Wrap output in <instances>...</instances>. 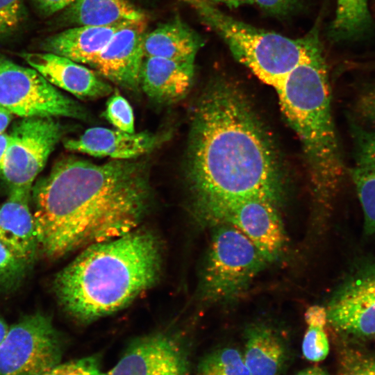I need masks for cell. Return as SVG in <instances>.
<instances>
[{
    "mask_svg": "<svg viewBox=\"0 0 375 375\" xmlns=\"http://www.w3.org/2000/svg\"><path fill=\"white\" fill-rule=\"evenodd\" d=\"M8 247L0 242V286L12 289L24 278L28 265Z\"/></svg>",
    "mask_w": 375,
    "mask_h": 375,
    "instance_id": "cell-26",
    "label": "cell"
},
{
    "mask_svg": "<svg viewBox=\"0 0 375 375\" xmlns=\"http://www.w3.org/2000/svg\"><path fill=\"white\" fill-rule=\"evenodd\" d=\"M301 0H254L262 10L274 15H285L299 6Z\"/></svg>",
    "mask_w": 375,
    "mask_h": 375,
    "instance_id": "cell-33",
    "label": "cell"
},
{
    "mask_svg": "<svg viewBox=\"0 0 375 375\" xmlns=\"http://www.w3.org/2000/svg\"><path fill=\"white\" fill-rule=\"evenodd\" d=\"M203 45L201 36L179 17H176L146 33L143 49L144 57L195 60Z\"/></svg>",
    "mask_w": 375,
    "mask_h": 375,
    "instance_id": "cell-19",
    "label": "cell"
},
{
    "mask_svg": "<svg viewBox=\"0 0 375 375\" xmlns=\"http://www.w3.org/2000/svg\"><path fill=\"white\" fill-rule=\"evenodd\" d=\"M350 172L363 211L365 233L375 235V172L355 167Z\"/></svg>",
    "mask_w": 375,
    "mask_h": 375,
    "instance_id": "cell-24",
    "label": "cell"
},
{
    "mask_svg": "<svg viewBox=\"0 0 375 375\" xmlns=\"http://www.w3.org/2000/svg\"><path fill=\"white\" fill-rule=\"evenodd\" d=\"M328 322L355 336L375 333V261L362 263L337 290L328 308Z\"/></svg>",
    "mask_w": 375,
    "mask_h": 375,
    "instance_id": "cell-12",
    "label": "cell"
},
{
    "mask_svg": "<svg viewBox=\"0 0 375 375\" xmlns=\"http://www.w3.org/2000/svg\"><path fill=\"white\" fill-rule=\"evenodd\" d=\"M103 375H190L188 351L178 333L154 332L134 339Z\"/></svg>",
    "mask_w": 375,
    "mask_h": 375,
    "instance_id": "cell-11",
    "label": "cell"
},
{
    "mask_svg": "<svg viewBox=\"0 0 375 375\" xmlns=\"http://www.w3.org/2000/svg\"><path fill=\"white\" fill-rule=\"evenodd\" d=\"M127 24L106 26H74L45 38L40 47L44 52L89 65L107 45L115 32Z\"/></svg>",
    "mask_w": 375,
    "mask_h": 375,
    "instance_id": "cell-18",
    "label": "cell"
},
{
    "mask_svg": "<svg viewBox=\"0 0 375 375\" xmlns=\"http://www.w3.org/2000/svg\"><path fill=\"white\" fill-rule=\"evenodd\" d=\"M10 140V134H0V174H1L4 160Z\"/></svg>",
    "mask_w": 375,
    "mask_h": 375,
    "instance_id": "cell-37",
    "label": "cell"
},
{
    "mask_svg": "<svg viewBox=\"0 0 375 375\" xmlns=\"http://www.w3.org/2000/svg\"><path fill=\"white\" fill-rule=\"evenodd\" d=\"M295 375H328L323 369L313 367L305 369Z\"/></svg>",
    "mask_w": 375,
    "mask_h": 375,
    "instance_id": "cell-39",
    "label": "cell"
},
{
    "mask_svg": "<svg viewBox=\"0 0 375 375\" xmlns=\"http://www.w3.org/2000/svg\"><path fill=\"white\" fill-rule=\"evenodd\" d=\"M20 56L53 85L76 97L101 98L112 92V86L93 70L64 56L49 52H23Z\"/></svg>",
    "mask_w": 375,
    "mask_h": 375,
    "instance_id": "cell-14",
    "label": "cell"
},
{
    "mask_svg": "<svg viewBox=\"0 0 375 375\" xmlns=\"http://www.w3.org/2000/svg\"><path fill=\"white\" fill-rule=\"evenodd\" d=\"M276 202L265 198H250L219 208L204 222L215 226L229 224L254 244L267 262L276 260L285 242L283 226Z\"/></svg>",
    "mask_w": 375,
    "mask_h": 375,
    "instance_id": "cell-10",
    "label": "cell"
},
{
    "mask_svg": "<svg viewBox=\"0 0 375 375\" xmlns=\"http://www.w3.org/2000/svg\"><path fill=\"white\" fill-rule=\"evenodd\" d=\"M280 172L272 142L244 94L225 80L211 83L194 108L187 154L199 217L250 198L277 203Z\"/></svg>",
    "mask_w": 375,
    "mask_h": 375,
    "instance_id": "cell-1",
    "label": "cell"
},
{
    "mask_svg": "<svg viewBox=\"0 0 375 375\" xmlns=\"http://www.w3.org/2000/svg\"><path fill=\"white\" fill-rule=\"evenodd\" d=\"M243 357L251 375H279L287 353L277 335L271 329L259 326L247 333Z\"/></svg>",
    "mask_w": 375,
    "mask_h": 375,
    "instance_id": "cell-21",
    "label": "cell"
},
{
    "mask_svg": "<svg viewBox=\"0 0 375 375\" xmlns=\"http://www.w3.org/2000/svg\"><path fill=\"white\" fill-rule=\"evenodd\" d=\"M356 167L375 172V131L353 129Z\"/></svg>",
    "mask_w": 375,
    "mask_h": 375,
    "instance_id": "cell-27",
    "label": "cell"
},
{
    "mask_svg": "<svg viewBox=\"0 0 375 375\" xmlns=\"http://www.w3.org/2000/svg\"><path fill=\"white\" fill-rule=\"evenodd\" d=\"M194 61L144 57L140 74V87L156 102H176L187 94L192 85Z\"/></svg>",
    "mask_w": 375,
    "mask_h": 375,
    "instance_id": "cell-16",
    "label": "cell"
},
{
    "mask_svg": "<svg viewBox=\"0 0 375 375\" xmlns=\"http://www.w3.org/2000/svg\"><path fill=\"white\" fill-rule=\"evenodd\" d=\"M215 226L201 282V294L210 301L239 294L267 263L238 229L226 224Z\"/></svg>",
    "mask_w": 375,
    "mask_h": 375,
    "instance_id": "cell-6",
    "label": "cell"
},
{
    "mask_svg": "<svg viewBox=\"0 0 375 375\" xmlns=\"http://www.w3.org/2000/svg\"><path fill=\"white\" fill-rule=\"evenodd\" d=\"M368 0H336L335 16L331 24L332 36L337 40L355 38L372 24Z\"/></svg>",
    "mask_w": 375,
    "mask_h": 375,
    "instance_id": "cell-22",
    "label": "cell"
},
{
    "mask_svg": "<svg viewBox=\"0 0 375 375\" xmlns=\"http://www.w3.org/2000/svg\"><path fill=\"white\" fill-rule=\"evenodd\" d=\"M207 2L216 6L223 4L229 8H238L244 5L254 3V0H205Z\"/></svg>",
    "mask_w": 375,
    "mask_h": 375,
    "instance_id": "cell-36",
    "label": "cell"
},
{
    "mask_svg": "<svg viewBox=\"0 0 375 375\" xmlns=\"http://www.w3.org/2000/svg\"><path fill=\"white\" fill-rule=\"evenodd\" d=\"M161 141L158 135L147 132L126 133L118 129L92 127L77 138L64 142L72 151L113 160H133L154 149Z\"/></svg>",
    "mask_w": 375,
    "mask_h": 375,
    "instance_id": "cell-15",
    "label": "cell"
},
{
    "mask_svg": "<svg viewBox=\"0 0 375 375\" xmlns=\"http://www.w3.org/2000/svg\"><path fill=\"white\" fill-rule=\"evenodd\" d=\"M32 189L38 248L50 258L135 229L150 202L146 167L135 159L65 158Z\"/></svg>",
    "mask_w": 375,
    "mask_h": 375,
    "instance_id": "cell-2",
    "label": "cell"
},
{
    "mask_svg": "<svg viewBox=\"0 0 375 375\" xmlns=\"http://www.w3.org/2000/svg\"><path fill=\"white\" fill-rule=\"evenodd\" d=\"M8 330H9L8 326L4 322V320L0 317V344L2 343V342L5 339L8 332Z\"/></svg>",
    "mask_w": 375,
    "mask_h": 375,
    "instance_id": "cell-40",
    "label": "cell"
},
{
    "mask_svg": "<svg viewBox=\"0 0 375 375\" xmlns=\"http://www.w3.org/2000/svg\"><path fill=\"white\" fill-rule=\"evenodd\" d=\"M303 356L310 361L319 362L329 352V343L323 328L308 326L302 342Z\"/></svg>",
    "mask_w": 375,
    "mask_h": 375,
    "instance_id": "cell-29",
    "label": "cell"
},
{
    "mask_svg": "<svg viewBox=\"0 0 375 375\" xmlns=\"http://www.w3.org/2000/svg\"><path fill=\"white\" fill-rule=\"evenodd\" d=\"M274 89L283 114L300 139L314 188L328 201L342 183L344 166L323 51L297 65Z\"/></svg>",
    "mask_w": 375,
    "mask_h": 375,
    "instance_id": "cell-4",
    "label": "cell"
},
{
    "mask_svg": "<svg viewBox=\"0 0 375 375\" xmlns=\"http://www.w3.org/2000/svg\"><path fill=\"white\" fill-rule=\"evenodd\" d=\"M30 197L31 192L10 191L7 200L0 205V242L28 263L38 249Z\"/></svg>",
    "mask_w": 375,
    "mask_h": 375,
    "instance_id": "cell-17",
    "label": "cell"
},
{
    "mask_svg": "<svg viewBox=\"0 0 375 375\" xmlns=\"http://www.w3.org/2000/svg\"><path fill=\"white\" fill-rule=\"evenodd\" d=\"M24 17V0H0V42L15 33Z\"/></svg>",
    "mask_w": 375,
    "mask_h": 375,
    "instance_id": "cell-28",
    "label": "cell"
},
{
    "mask_svg": "<svg viewBox=\"0 0 375 375\" xmlns=\"http://www.w3.org/2000/svg\"><path fill=\"white\" fill-rule=\"evenodd\" d=\"M196 375H251L243 354L237 349L222 348L205 356L199 362Z\"/></svg>",
    "mask_w": 375,
    "mask_h": 375,
    "instance_id": "cell-23",
    "label": "cell"
},
{
    "mask_svg": "<svg viewBox=\"0 0 375 375\" xmlns=\"http://www.w3.org/2000/svg\"><path fill=\"white\" fill-rule=\"evenodd\" d=\"M146 33L147 19L126 24L115 32L89 65L112 83L128 90H138Z\"/></svg>",
    "mask_w": 375,
    "mask_h": 375,
    "instance_id": "cell-13",
    "label": "cell"
},
{
    "mask_svg": "<svg viewBox=\"0 0 375 375\" xmlns=\"http://www.w3.org/2000/svg\"><path fill=\"white\" fill-rule=\"evenodd\" d=\"M161 252L156 235L144 229L91 244L56 275V294L81 322L110 315L156 283Z\"/></svg>",
    "mask_w": 375,
    "mask_h": 375,
    "instance_id": "cell-3",
    "label": "cell"
},
{
    "mask_svg": "<svg viewBox=\"0 0 375 375\" xmlns=\"http://www.w3.org/2000/svg\"><path fill=\"white\" fill-rule=\"evenodd\" d=\"M12 114L0 106V134L3 133L12 119Z\"/></svg>",
    "mask_w": 375,
    "mask_h": 375,
    "instance_id": "cell-38",
    "label": "cell"
},
{
    "mask_svg": "<svg viewBox=\"0 0 375 375\" xmlns=\"http://www.w3.org/2000/svg\"><path fill=\"white\" fill-rule=\"evenodd\" d=\"M305 320L308 326L324 328L327 319L326 309L320 306H312L305 312Z\"/></svg>",
    "mask_w": 375,
    "mask_h": 375,
    "instance_id": "cell-35",
    "label": "cell"
},
{
    "mask_svg": "<svg viewBox=\"0 0 375 375\" xmlns=\"http://www.w3.org/2000/svg\"><path fill=\"white\" fill-rule=\"evenodd\" d=\"M0 106L23 118L88 117L78 103L61 93L35 69L19 65L1 53Z\"/></svg>",
    "mask_w": 375,
    "mask_h": 375,
    "instance_id": "cell-7",
    "label": "cell"
},
{
    "mask_svg": "<svg viewBox=\"0 0 375 375\" xmlns=\"http://www.w3.org/2000/svg\"><path fill=\"white\" fill-rule=\"evenodd\" d=\"M356 112L362 120L375 124V85L360 94L356 101Z\"/></svg>",
    "mask_w": 375,
    "mask_h": 375,
    "instance_id": "cell-31",
    "label": "cell"
},
{
    "mask_svg": "<svg viewBox=\"0 0 375 375\" xmlns=\"http://www.w3.org/2000/svg\"><path fill=\"white\" fill-rule=\"evenodd\" d=\"M62 135V126L53 117H24L13 126L1 174L10 191L31 192Z\"/></svg>",
    "mask_w": 375,
    "mask_h": 375,
    "instance_id": "cell-9",
    "label": "cell"
},
{
    "mask_svg": "<svg viewBox=\"0 0 375 375\" xmlns=\"http://www.w3.org/2000/svg\"><path fill=\"white\" fill-rule=\"evenodd\" d=\"M342 375H375V358L356 356L347 363Z\"/></svg>",
    "mask_w": 375,
    "mask_h": 375,
    "instance_id": "cell-32",
    "label": "cell"
},
{
    "mask_svg": "<svg viewBox=\"0 0 375 375\" xmlns=\"http://www.w3.org/2000/svg\"><path fill=\"white\" fill-rule=\"evenodd\" d=\"M63 344L50 318L36 312L9 328L0 344V375H44L61 362Z\"/></svg>",
    "mask_w": 375,
    "mask_h": 375,
    "instance_id": "cell-8",
    "label": "cell"
},
{
    "mask_svg": "<svg viewBox=\"0 0 375 375\" xmlns=\"http://www.w3.org/2000/svg\"><path fill=\"white\" fill-rule=\"evenodd\" d=\"M225 42L233 57L274 89L297 65L322 51L317 27L290 38L226 15L205 0H184Z\"/></svg>",
    "mask_w": 375,
    "mask_h": 375,
    "instance_id": "cell-5",
    "label": "cell"
},
{
    "mask_svg": "<svg viewBox=\"0 0 375 375\" xmlns=\"http://www.w3.org/2000/svg\"><path fill=\"white\" fill-rule=\"evenodd\" d=\"M99 356H90L60 363L44 375H103Z\"/></svg>",
    "mask_w": 375,
    "mask_h": 375,
    "instance_id": "cell-30",
    "label": "cell"
},
{
    "mask_svg": "<svg viewBox=\"0 0 375 375\" xmlns=\"http://www.w3.org/2000/svg\"><path fill=\"white\" fill-rule=\"evenodd\" d=\"M103 115L117 129L129 133H135L133 108L118 90H115L108 99Z\"/></svg>",
    "mask_w": 375,
    "mask_h": 375,
    "instance_id": "cell-25",
    "label": "cell"
},
{
    "mask_svg": "<svg viewBox=\"0 0 375 375\" xmlns=\"http://www.w3.org/2000/svg\"><path fill=\"white\" fill-rule=\"evenodd\" d=\"M76 0H33L36 10L44 17L64 10Z\"/></svg>",
    "mask_w": 375,
    "mask_h": 375,
    "instance_id": "cell-34",
    "label": "cell"
},
{
    "mask_svg": "<svg viewBox=\"0 0 375 375\" xmlns=\"http://www.w3.org/2000/svg\"><path fill=\"white\" fill-rule=\"evenodd\" d=\"M60 19L66 25L106 26L146 20L147 17L129 0H76Z\"/></svg>",
    "mask_w": 375,
    "mask_h": 375,
    "instance_id": "cell-20",
    "label": "cell"
}]
</instances>
